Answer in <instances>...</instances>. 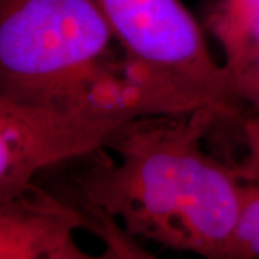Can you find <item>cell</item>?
I'll use <instances>...</instances> for the list:
<instances>
[{
    "mask_svg": "<svg viewBox=\"0 0 259 259\" xmlns=\"http://www.w3.org/2000/svg\"><path fill=\"white\" fill-rule=\"evenodd\" d=\"M204 28L221 45L232 81L259 55V0H212Z\"/></svg>",
    "mask_w": 259,
    "mask_h": 259,
    "instance_id": "obj_6",
    "label": "cell"
},
{
    "mask_svg": "<svg viewBox=\"0 0 259 259\" xmlns=\"http://www.w3.org/2000/svg\"><path fill=\"white\" fill-rule=\"evenodd\" d=\"M140 117L122 105L39 107L0 98V202L26 192L49 167L107 148L118 130Z\"/></svg>",
    "mask_w": 259,
    "mask_h": 259,
    "instance_id": "obj_4",
    "label": "cell"
},
{
    "mask_svg": "<svg viewBox=\"0 0 259 259\" xmlns=\"http://www.w3.org/2000/svg\"><path fill=\"white\" fill-rule=\"evenodd\" d=\"M232 100L259 111V55L232 79Z\"/></svg>",
    "mask_w": 259,
    "mask_h": 259,
    "instance_id": "obj_8",
    "label": "cell"
},
{
    "mask_svg": "<svg viewBox=\"0 0 259 259\" xmlns=\"http://www.w3.org/2000/svg\"><path fill=\"white\" fill-rule=\"evenodd\" d=\"M0 98L39 107L122 105L168 115L136 79L93 0H0Z\"/></svg>",
    "mask_w": 259,
    "mask_h": 259,
    "instance_id": "obj_2",
    "label": "cell"
},
{
    "mask_svg": "<svg viewBox=\"0 0 259 259\" xmlns=\"http://www.w3.org/2000/svg\"><path fill=\"white\" fill-rule=\"evenodd\" d=\"M246 153L236 173L241 183V212L226 259H259V111L242 124Z\"/></svg>",
    "mask_w": 259,
    "mask_h": 259,
    "instance_id": "obj_7",
    "label": "cell"
},
{
    "mask_svg": "<svg viewBox=\"0 0 259 259\" xmlns=\"http://www.w3.org/2000/svg\"><path fill=\"white\" fill-rule=\"evenodd\" d=\"M110 23L136 79L167 114L206 105L233 112L232 81L182 0H93Z\"/></svg>",
    "mask_w": 259,
    "mask_h": 259,
    "instance_id": "obj_3",
    "label": "cell"
},
{
    "mask_svg": "<svg viewBox=\"0 0 259 259\" xmlns=\"http://www.w3.org/2000/svg\"><path fill=\"white\" fill-rule=\"evenodd\" d=\"M225 110L130 121L87 156L74 180L79 207L115 219L133 238L207 259H226L241 212L236 168L203 148Z\"/></svg>",
    "mask_w": 259,
    "mask_h": 259,
    "instance_id": "obj_1",
    "label": "cell"
},
{
    "mask_svg": "<svg viewBox=\"0 0 259 259\" xmlns=\"http://www.w3.org/2000/svg\"><path fill=\"white\" fill-rule=\"evenodd\" d=\"M76 229L95 231L82 207L65 203L37 186L0 202V259H91L78 246Z\"/></svg>",
    "mask_w": 259,
    "mask_h": 259,
    "instance_id": "obj_5",
    "label": "cell"
}]
</instances>
